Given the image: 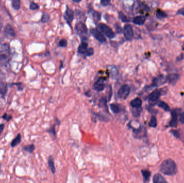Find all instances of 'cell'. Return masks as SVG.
<instances>
[{"label":"cell","instance_id":"obj_1","mask_svg":"<svg viewBox=\"0 0 184 183\" xmlns=\"http://www.w3.org/2000/svg\"><path fill=\"white\" fill-rule=\"evenodd\" d=\"M160 171L165 175H175L177 173V167L174 161L172 159L165 160L161 164Z\"/></svg>","mask_w":184,"mask_h":183},{"label":"cell","instance_id":"obj_2","mask_svg":"<svg viewBox=\"0 0 184 183\" xmlns=\"http://www.w3.org/2000/svg\"><path fill=\"white\" fill-rule=\"evenodd\" d=\"M10 54V50L7 44L0 43V63H4L8 60Z\"/></svg>","mask_w":184,"mask_h":183},{"label":"cell","instance_id":"obj_3","mask_svg":"<svg viewBox=\"0 0 184 183\" xmlns=\"http://www.w3.org/2000/svg\"><path fill=\"white\" fill-rule=\"evenodd\" d=\"M98 27L101 30V31L108 38L112 39L115 37V35L112 29L105 24H99L98 25Z\"/></svg>","mask_w":184,"mask_h":183},{"label":"cell","instance_id":"obj_4","mask_svg":"<svg viewBox=\"0 0 184 183\" xmlns=\"http://www.w3.org/2000/svg\"><path fill=\"white\" fill-rule=\"evenodd\" d=\"M130 93V88L127 84L123 85L118 90V96L121 99H125L128 97Z\"/></svg>","mask_w":184,"mask_h":183},{"label":"cell","instance_id":"obj_5","mask_svg":"<svg viewBox=\"0 0 184 183\" xmlns=\"http://www.w3.org/2000/svg\"><path fill=\"white\" fill-rule=\"evenodd\" d=\"M123 33L125 39L127 40H131L133 38L134 33L133 29L131 25H125L123 29Z\"/></svg>","mask_w":184,"mask_h":183},{"label":"cell","instance_id":"obj_6","mask_svg":"<svg viewBox=\"0 0 184 183\" xmlns=\"http://www.w3.org/2000/svg\"><path fill=\"white\" fill-rule=\"evenodd\" d=\"M90 32V33L98 41H100V43H106V38L102 35V33H101L97 29H95V28L91 29Z\"/></svg>","mask_w":184,"mask_h":183},{"label":"cell","instance_id":"obj_7","mask_svg":"<svg viewBox=\"0 0 184 183\" xmlns=\"http://www.w3.org/2000/svg\"><path fill=\"white\" fill-rule=\"evenodd\" d=\"M181 111L179 109H174L171 112L172 119L170 122V126L172 127H176L178 125V116Z\"/></svg>","mask_w":184,"mask_h":183},{"label":"cell","instance_id":"obj_8","mask_svg":"<svg viewBox=\"0 0 184 183\" xmlns=\"http://www.w3.org/2000/svg\"><path fill=\"white\" fill-rule=\"evenodd\" d=\"M161 93L160 90L156 89L153 91L148 96L149 101L152 103L156 102L161 97Z\"/></svg>","mask_w":184,"mask_h":183},{"label":"cell","instance_id":"obj_9","mask_svg":"<svg viewBox=\"0 0 184 183\" xmlns=\"http://www.w3.org/2000/svg\"><path fill=\"white\" fill-rule=\"evenodd\" d=\"M74 14H75L74 12L71 9L67 7L66 10L65 12L64 17L65 20H66L68 23L70 24L72 23V20L74 18Z\"/></svg>","mask_w":184,"mask_h":183},{"label":"cell","instance_id":"obj_10","mask_svg":"<svg viewBox=\"0 0 184 183\" xmlns=\"http://www.w3.org/2000/svg\"><path fill=\"white\" fill-rule=\"evenodd\" d=\"M180 78V75L176 73L169 74L166 78L167 82L172 85H175L178 80Z\"/></svg>","mask_w":184,"mask_h":183},{"label":"cell","instance_id":"obj_11","mask_svg":"<svg viewBox=\"0 0 184 183\" xmlns=\"http://www.w3.org/2000/svg\"><path fill=\"white\" fill-rule=\"evenodd\" d=\"M105 84L104 83V80L102 78H100L95 83L94 88L98 91H102L105 89Z\"/></svg>","mask_w":184,"mask_h":183},{"label":"cell","instance_id":"obj_12","mask_svg":"<svg viewBox=\"0 0 184 183\" xmlns=\"http://www.w3.org/2000/svg\"><path fill=\"white\" fill-rule=\"evenodd\" d=\"M75 30L81 34H86L87 32V28L86 25L81 22L77 24L75 26Z\"/></svg>","mask_w":184,"mask_h":183},{"label":"cell","instance_id":"obj_13","mask_svg":"<svg viewBox=\"0 0 184 183\" xmlns=\"http://www.w3.org/2000/svg\"><path fill=\"white\" fill-rule=\"evenodd\" d=\"M167 82L166 81V78H164V76H159L158 78H154L153 81V84L152 86H157L164 84L165 83Z\"/></svg>","mask_w":184,"mask_h":183},{"label":"cell","instance_id":"obj_14","mask_svg":"<svg viewBox=\"0 0 184 183\" xmlns=\"http://www.w3.org/2000/svg\"><path fill=\"white\" fill-rule=\"evenodd\" d=\"M4 33L9 37H14L15 36V32L13 27L10 24H7L4 29Z\"/></svg>","mask_w":184,"mask_h":183},{"label":"cell","instance_id":"obj_15","mask_svg":"<svg viewBox=\"0 0 184 183\" xmlns=\"http://www.w3.org/2000/svg\"><path fill=\"white\" fill-rule=\"evenodd\" d=\"M153 183H168L164 178L161 174L157 173L153 177Z\"/></svg>","mask_w":184,"mask_h":183},{"label":"cell","instance_id":"obj_16","mask_svg":"<svg viewBox=\"0 0 184 183\" xmlns=\"http://www.w3.org/2000/svg\"><path fill=\"white\" fill-rule=\"evenodd\" d=\"M146 17L144 16H138L134 17L133 23L136 25H142L145 23Z\"/></svg>","mask_w":184,"mask_h":183},{"label":"cell","instance_id":"obj_17","mask_svg":"<svg viewBox=\"0 0 184 183\" xmlns=\"http://www.w3.org/2000/svg\"><path fill=\"white\" fill-rule=\"evenodd\" d=\"M88 43L85 41H82L80 45L79 46L78 52L80 54H86L87 51V47H88Z\"/></svg>","mask_w":184,"mask_h":183},{"label":"cell","instance_id":"obj_18","mask_svg":"<svg viewBox=\"0 0 184 183\" xmlns=\"http://www.w3.org/2000/svg\"><path fill=\"white\" fill-rule=\"evenodd\" d=\"M142 105V101L141 98H136L130 102V105L133 107L135 109L140 108Z\"/></svg>","mask_w":184,"mask_h":183},{"label":"cell","instance_id":"obj_19","mask_svg":"<svg viewBox=\"0 0 184 183\" xmlns=\"http://www.w3.org/2000/svg\"><path fill=\"white\" fill-rule=\"evenodd\" d=\"M134 130L135 137L136 138H141L145 135V131L143 129L142 127H140L138 129H135Z\"/></svg>","mask_w":184,"mask_h":183},{"label":"cell","instance_id":"obj_20","mask_svg":"<svg viewBox=\"0 0 184 183\" xmlns=\"http://www.w3.org/2000/svg\"><path fill=\"white\" fill-rule=\"evenodd\" d=\"M141 172L143 177L144 183H147L148 182H149V179L151 176V172L148 170H142Z\"/></svg>","mask_w":184,"mask_h":183},{"label":"cell","instance_id":"obj_21","mask_svg":"<svg viewBox=\"0 0 184 183\" xmlns=\"http://www.w3.org/2000/svg\"><path fill=\"white\" fill-rule=\"evenodd\" d=\"M7 91V84L4 82L0 81V94L2 96H4Z\"/></svg>","mask_w":184,"mask_h":183},{"label":"cell","instance_id":"obj_22","mask_svg":"<svg viewBox=\"0 0 184 183\" xmlns=\"http://www.w3.org/2000/svg\"><path fill=\"white\" fill-rule=\"evenodd\" d=\"M157 105L161 109L165 110V111L168 112L170 111V107L168 104L163 101H159L157 103Z\"/></svg>","mask_w":184,"mask_h":183},{"label":"cell","instance_id":"obj_23","mask_svg":"<svg viewBox=\"0 0 184 183\" xmlns=\"http://www.w3.org/2000/svg\"><path fill=\"white\" fill-rule=\"evenodd\" d=\"M49 167H50L51 171L52 172V173H55V164H54V161L53 159L52 158V156H50L49 159Z\"/></svg>","mask_w":184,"mask_h":183},{"label":"cell","instance_id":"obj_24","mask_svg":"<svg viewBox=\"0 0 184 183\" xmlns=\"http://www.w3.org/2000/svg\"><path fill=\"white\" fill-rule=\"evenodd\" d=\"M168 16V15L163 12V10H161V9H158L157 12H156V17L157 18L159 19V20H162L165 18H166Z\"/></svg>","mask_w":184,"mask_h":183},{"label":"cell","instance_id":"obj_25","mask_svg":"<svg viewBox=\"0 0 184 183\" xmlns=\"http://www.w3.org/2000/svg\"><path fill=\"white\" fill-rule=\"evenodd\" d=\"M21 136L19 134L12 141V143H11V146H12V147H15L17 145L19 144L21 142Z\"/></svg>","mask_w":184,"mask_h":183},{"label":"cell","instance_id":"obj_26","mask_svg":"<svg viewBox=\"0 0 184 183\" xmlns=\"http://www.w3.org/2000/svg\"><path fill=\"white\" fill-rule=\"evenodd\" d=\"M92 16H93L94 20L96 21V22H98L99 20H101V13L100 12L93 10V12H92Z\"/></svg>","mask_w":184,"mask_h":183},{"label":"cell","instance_id":"obj_27","mask_svg":"<svg viewBox=\"0 0 184 183\" xmlns=\"http://www.w3.org/2000/svg\"><path fill=\"white\" fill-rule=\"evenodd\" d=\"M149 125L150 127H153V128H155L157 126V119H156V117H155V116H153L151 118V119L149 122Z\"/></svg>","mask_w":184,"mask_h":183},{"label":"cell","instance_id":"obj_28","mask_svg":"<svg viewBox=\"0 0 184 183\" xmlns=\"http://www.w3.org/2000/svg\"><path fill=\"white\" fill-rule=\"evenodd\" d=\"M110 108L114 113H118L120 112V109L119 107L115 104H111L110 105Z\"/></svg>","mask_w":184,"mask_h":183},{"label":"cell","instance_id":"obj_29","mask_svg":"<svg viewBox=\"0 0 184 183\" xmlns=\"http://www.w3.org/2000/svg\"><path fill=\"white\" fill-rule=\"evenodd\" d=\"M12 6L16 10H18L21 7V1L20 0H13L12 1Z\"/></svg>","mask_w":184,"mask_h":183},{"label":"cell","instance_id":"obj_30","mask_svg":"<svg viewBox=\"0 0 184 183\" xmlns=\"http://www.w3.org/2000/svg\"><path fill=\"white\" fill-rule=\"evenodd\" d=\"M35 149V146L34 144L28 145L27 146H24L23 147V149L25 151L28 152H30V153L34 152Z\"/></svg>","mask_w":184,"mask_h":183},{"label":"cell","instance_id":"obj_31","mask_svg":"<svg viewBox=\"0 0 184 183\" xmlns=\"http://www.w3.org/2000/svg\"><path fill=\"white\" fill-rule=\"evenodd\" d=\"M50 20V16L49 15L46 13V12H44L43 14V16L42 17V19H41V21L43 23H47Z\"/></svg>","mask_w":184,"mask_h":183},{"label":"cell","instance_id":"obj_32","mask_svg":"<svg viewBox=\"0 0 184 183\" xmlns=\"http://www.w3.org/2000/svg\"><path fill=\"white\" fill-rule=\"evenodd\" d=\"M118 16H119V18L121 20L122 22H127L128 21V19H127V17L125 15H124V14L122 12H119Z\"/></svg>","mask_w":184,"mask_h":183},{"label":"cell","instance_id":"obj_33","mask_svg":"<svg viewBox=\"0 0 184 183\" xmlns=\"http://www.w3.org/2000/svg\"><path fill=\"white\" fill-rule=\"evenodd\" d=\"M170 132L176 139H179L180 137V133H179L178 131H177V130H171Z\"/></svg>","mask_w":184,"mask_h":183},{"label":"cell","instance_id":"obj_34","mask_svg":"<svg viewBox=\"0 0 184 183\" xmlns=\"http://www.w3.org/2000/svg\"><path fill=\"white\" fill-rule=\"evenodd\" d=\"M67 45V41L66 39H62V40L59 41V46H60V47H66Z\"/></svg>","mask_w":184,"mask_h":183},{"label":"cell","instance_id":"obj_35","mask_svg":"<svg viewBox=\"0 0 184 183\" xmlns=\"http://www.w3.org/2000/svg\"><path fill=\"white\" fill-rule=\"evenodd\" d=\"M39 8V5H38L34 2H31L30 5V9L31 10H37V9H38Z\"/></svg>","mask_w":184,"mask_h":183},{"label":"cell","instance_id":"obj_36","mask_svg":"<svg viewBox=\"0 0 184 183\" xmlns=\"http://www.w3.org/2000/svg\"><path fill=\"white\" fill-rule=\"evenodd\" d=\"M139 108H137L135 110H133L132 113L133 114L134 117H138L140 115V113H141V111L140 110L138 109Z\"/></svg>","mask_w":184,"mask_h":183},{"label":"cell","instance_id":"obj_37","mask_svg":"<svg viewBox=\"0 0 184 183\" xmlns=\"http://www.w3.org/2000/svg\"><path fill=\"white\" fill-rule=\"evenodd\" d=\"M94 52L93 48H88V50H87V51L86 55L87 56H90L94 54Z\"/></svg>","mask_w":184,"mask_h":183},{"label":"cell","instance_id":"obj_38","mask_svg":"<svg viewBox=\"0 0 184 183\" xmlns=\"http://www.w3.org/2000/svg\"><path fill=\"white\" fill-rule=\"evenodd\" d=\"M111 75L113 78H116L118 75V71L116 68H111Z\"/></svg>","mask_w":184,"mask_h":183},{"label":"cell","instance_id":"obj_39","mask_svg":"<svg viewBox=\"0 0 184 183\" xmlns=\"http://www.w3.org/2000/svg\"><path fill=\"white\" fill-rule=\"evenodd\" d=\"M115 29H116V31L118 32V33H121L123 32L122 28L118 24L115 25Z\"/></svg>","mask_w":184,"mask_h":183},{"label":"cell","instance_id":"obj_40","mask_svg":"<svg viewBox=\"0 0 184 183\" xmlns=\"http://www.w3.org/2000/svg\"><path fill=\"white\" fill-rule=\"evenodd\" d=\"M110 1H108V0H102L101 1V4L103 6H107L108 5V4L110 3Z\"/></svg>","mask_w":184,"mask_h":183},{"label":"cell","instance_id":"obj_41","mask_svg":"<svg viewBox=\"0 0 184 183\" xmlns=\"http://www.w3.org/2000/svg\"><path fill=\"white\" fill-rule=\"evenodd\" d=\"M179 121L181 124H184V112L181 113L180 115Z\"/></svg>","mask_w":184,"mask_h":183},{"label":"cell","instance_id":"obj_42","mask_svg":"<svg viewBox=\"0 0 184 183\" xmlns=\"http://www.w3.org/2000/svg\"><path fill=\"white\" fill-rule=\"evenodd\" d=\"M3 127H4V125L3 124L1 125V126H0V134H1V133L2 132V131L3 129Z\"/></svg>","mask_w":184,"mask_h":183},{"label":"cell","instance_id":"obj_43","mask_svg":"<svg viewBox=\"0 0 184 183\" xmlns=\"http://www.w3.org/2000/svg\"><path fill=\"white\" fill-rule=\"evenodd\" d=\"M2 27H3V24L0 22V31H1V30Z\"/></svg>","mask_w":184,"mask_h":183},{"label":"cell","instance_id":"obj_44","mask_svg":"<svg viewBox=\"0 0 184 183\" xmlns=\"http://www.w3.org/2000/svg\"><path fill=\"white\" fill-rule=\"evenodd\" d=\"M73 2L75 3H79V2H80V1H73Z\"/></svg>","mask_w":184,"mask_h":183},{"label":"cell","instance_id":"obj_45","mask_svg":"<svg viewBox=\"0 0 184 183\" xmlns=\"http://www.w3.org/2000/svg\"></svg>","mask_w":184,"mask_h":183}]
</instances>
